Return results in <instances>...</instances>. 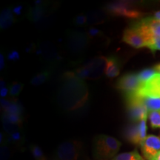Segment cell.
Returning a JSON list of instances; mask_svg holds the SVG:
<instances>
[{"label":"cell","mask_w":160,"mask_h":160,"mask_svg":"<svg viewBox=\"0 0 160 160\" xmlns=\"http://www.w3.org/2000/svg\"><path fill=\"white\" fill-rule=\"evenodd\" d=\"M88 89L84 80L74 72H67L57 93V102L63 110L75 111L85 105L88 99Z\"/></svg>","instance_id":"cell-1"},{"label":"cell","mask_w":160,"mask_h":160,"mask_svg":"<svg viewBox=\"0 0 160 160\" xmlns=\"http://www.w3.org/2000/svg\"><path fill=\"white\" fill-rule=\"evenodd\" d=\"M121 146L122 143L115 138L104 134L98 135L93 140V157L97 160L113 159Z\"/></svg>","instance_id":"cell-2"},{"label":"cell","mask_w":160,"mask_h":160,"mask_svg":"<svg viewBox=\"0 0 160 160\" xmlns=\"http://www.w3.org/2000/svg\"><path fill=\"white\" fill-rule=\"evenodd\" d=\"M125 99L128 117L131 122L137 123L142 119H147L149 112L141 98L133 93L125 95Z\"/></svg>","instance_id":"cell-3"},{"label":"cell","mask_w":160,"mask_h":160,"mask_svg":"<svg viewBox=\"0 0 160 160\" xmlns=\"http://www.w3.org/2000/svg\"><path fill=\"white\" fill-rule=\"evenodd\" d=\"M106 11L112 16L122 17L128 19H139L142 13L136 8L133 4L127 1H117L106 6Z\"/></svg>","instance_id":"cell-4"},{"label":"cell","mask_w":160,"mask_h":160,"mask_svg":"<svg viewBox=\"0 0 160 160\" xmlns=\"http://www.w3.org/2000/svg\"><path fill=\"white\" fill-rule=\"evenodd\" d=\"M147 119H142L139 122L132 123L126 128L124 135L130 142L139 145L143 142L147 137Z\"/></svg>","instance_id":"cell-5"},{"label":"cell","mask_w":160,"mask_h":160,"mask_svg":"<svg viewBox=\"0 0 160 160\" xmlns=\"http://www.w3.org/2000/svg\"><path fill=\"white\" fill-rule=\"evenodd\" d=\"M89 39L90 37L88 33L77 31H71L68 36V48L76 54L82 53L89 44Z\"/></svg>","instance_id":"cell-6"},{"label":"cell","mask_w":160,"mask_h":160,"mask_svg":"<svg viewBox=\"0 0 160 160\" xmlns=\"http://www.w3.org/2000/svg\"><path fill=\"white\" fill-rule=\"evenodd\" d=\"M135 94L139 97L160 98V73H156L151 79L142 84Z\"/></svg>","instance_id":"cell-7"},{"label":"cell","mask_w":160,"mask_h":160,"mask_svg":"<svg viewBox=\"0 0 160 160\" xmlns=\"http://www.w3.org/2000/svg\"><path fill=\"white\" fill-rule=\"evenodd\" d=\"M142 83L140 82L137 73H126L118 79L116 88L120 91H123L125 95L136 93Z\"/></svg>","instance_id":"cell-8"},{"label":"cell","mask_w":160,"mask_h":160,"mask_svg":"<svg viewBox=\"0 0 160 160\" xmlns=\"http://www.w3.org/2000/svg\"><path fill=\"white\" fill-rule=\"evenodd\" d=\"M81 145L79 142H64L58 147L57 156L59 160H77L80 153Z\"/></svg>","instance_id":"cell-9"},{"label":"cell","mask_w":160,"mask_h":160,"mask_svg":"<svg viewBox=\"0 0 160 160\" xmlns=\"http://www.w3.org/2000/svg\"><path fill=\"white\" fill-rule=\"evenodd\" d=\"M142 153L147 160H151L160 152V137L148 135L141 144Z\"/></svg>","instance_id":"cell-10"},{"label":"cell","mask_w":160,"mask_h":160,"mask_svg":"<svg viewBox=\"0 0 160 160\" xmlns=\"http://www.w3.org/2000/svg\"><path fill=\"white\" fill-rule=\"evenodd\" d=\"M122 41L128 45L135 48H141L147 47V42L141 33L135 29L134 28L130 27L124 31L122 35Z\"/></svg>","instance_id":"cell-11"},{"label":"cell","mask_w":160,"mask_h":160,"mask_svg":"<svg viewBox=\"0 0 160 160\" xmlns=\"http://www.w3.org/2000/svg\"><path fill=\"white\" fill-rule=\"evenodd\" d=\"M106 62H107V58L97 57L85 64L91 73L90 79H99L102 76L105 71Z\"/></svg>","instance_id":"cell-12"},{"label":"cell","mask_w":160,"mask_h":160,"mask_svg":"<svg viewBox=\"0 0 160 160\" xmlns=\"http://www.w3.org/2000/svg\"><path fill=\"white\" fill-rule=\"evenodd\" d=\"M28 18L31 21L38 25H45V22L48 21L47 10L42 4L36 5L30 9L28 13Z\"/></svg>","instance_id":"cell-13"},{"label":"cell","mask_w":160,"mask_h":160,"mask_svg":"<svg viewBox=\"0 0 160 160\" xmlns=\"http://www.w3.org/2000/svg\"><path fill=\"white\" fill-rule=\"evenodd\" d=\"M120 61L117 57H107V62L105 71V74L107 77L114 78L119 75L120 73Z\"/></svg>","instance_id":"cell-14"},{"label":"cell","mask_w":160,"mask_h":160,"mask_svg":"<svg viewBox=\"0 0 160 160\" xmlns=\"http://www.w3.org/2000/svg\"><path fill=\"white\" fill-rule=\"evenodd\" d=\"M13 13V12L9 8L5 9L2 11L0 16V27L2 29L8 28L14 22V17Z\"/></svg>","instance_id":"cell-15"},{"label":"cell","mask_w":160,"mask_h":160,"mask_svg":"<svg viewBox=\"0 0 160 160\" xmlns=\"http://www.w3.org/2000/svg\"><path fill=\"white\" fill-rule=\"evenodd\" d=\"M40 53H42L46 59L51 60V61L56 59L58 57L55 48L50 43H45L42 45L41 49H40Z\"/></svg>","instance_id":"cell-16"},{"label":"cell","mask_w":160,"mask_h":160,"mask_svg":"<svg viewBox=\"0 0 160 160\" xmlns=\"http://www.w3.org/2000/svg\"><path fill=\"white\" fill-rule=\"evenodd\" d=\"M148 112L160 111V98L140 97Z\"/></svg>","instance_id":"cell-17"},{"label":"cell","mask_w":160,"mask_h":160,"mask_svg":"<svg viewBox=\"0 0 160 160\" xmlns=\"http://www.w3.org/2000/svg\"><path fill=\"white\" fill-rule=\"evenodd\" d=\"M105 15L99 11H93L88 13V25H97L105 22Z\"/></svg>","instance_id":"cell-18"},{"label":"cell","mask_w":160,"mask_h":160,"mask_svg":"<svg viewBox=\"0 0 160 160\" xmlns=\"http://www.w3.org/2000/svg\"><path fill=\"white\" fill-rule=\"evenodd\" d=\"M111 160H144V159L137 150H134L131 152L120 153Z\"/></svg>","instance_id":"cell-19"},{"label":"cell","mask_w":160,"mask_h":160,"mask_svg":"<svg viewBox=\"0 0 160 160\" xmlns=\"http://www.w3.org/2000/svg\"><path fill=\"white\" fill-rule=\"evenodd\" d=\"M23 108L22 105L17 101H11L8 107L4 110V113H8V114H22Z\"/></svg>","instance_id":"cell-20"},{"label":"cell","mask_w":160,"mask_h":160,"mask_svg":"<svg viewBox=\"0 0 160 160\" xmlns=\"http://www.w3.org/2000/svg\"><path fill=\"white\" fill-rule=\"evenodd\" d=\"M50 76H51V73L48 71L40 72L37 75H36L34 77H33V79L31 81V84L33 86H39L42 85L43 83H45L49 79Z\"/></svg>","instance_id":"cell-21"},{"label":"cell","mask_w":160,"mask_h":160,"mask_svg":"<svg viewBox=\"0 0 160 160\" xmlns=\"http://www.w3.org/2000/svg\"><path fill=\"white\" fill-rule=\"evenodd\" d=\"M2 125L4 130L7 132V133H8V135H11L15 132L20 131V129H21V125L10 122L8 120L4 117H2Z\"/></svg>","instance_id":"cell-22"},{"label":"cell","mask_w":160,"mask_h":160,"mask_svg":"<svg viewBox=\"0 0 160 160\" xmlns=\"http://www.w3.org/2000/svg\"><path fill=\"white\" fill-rule=\"evenodd\" d=\"M148 119L152 128H160V111L149 112Z\"/></svg>","instance_id":"cell-23"},{"label":"cell","mask_w":160,"mask_h":160,"mask_svg":"<svg viewBox=\"0 0 160 160\" xmlns=\"http://www.w3.org/2000/svg\"><path fill=\"white\" fill-rule=\"evenodd\" d=\"M156 73L157 72H156V71L153 68H146L142 70V71H140L137 74L140 82L143 84L144 82H145L148 80L151 79Z\"/></svg>","instance_id":"cell-24"},{"label":"cell","mask_w":160,"mask_h":160,"mask_svg":"<svg viewBox=\"0 0 160 160\" xmlns=\"http://www.w3.org/2000/svg\"><path fill=\"white\" fill-rule=\"evenodd\" d=\"M30 149H31V152L33 155V159L35 160H48L43 151L39 145H31L30 147Z\"/></svg>","instance_id":"cell-25"},{"label":"cell","mask_w":160,"mask_h":160,"mask_svg":"<svg viewBox=\"0 0 160 160\" xmlns=\"http://www.w3.org/2000/svg\"><path fill=\"white\" fill-rule=\"evenodd\" d=\"M23 84L19 82H13L10 86L9 94L11 97H17L21 93L22 90L23 88Z\"/></svg>","instance_id":"cell-26"},{"label":"cell","mask_w":160,"mask_h":160,"mask_svg":"<svg viewBox=\"0 0 160 160\" xmlns=\"http://www.w3.org/2000/svg\"><path fill=\"white\" fill-rule=\"evenodd\" d=\"M2 117L5 118L6 119L8 120L10 122L16 124V125H21L22 122V119L21 115L17 114H8V113H3Z\"/></svg>","instance_id":"cell-27"},{"label":"cell","mask_w":160,"mask_h":160,"mask_svg":"<svg viewBox=\"0 0 160 160\" xmlns=\"http://www.w3.org/2000/svg\"><path fill=\"white\" fill-rule=\"evenodd\" d=\"M147 48L151 49L152 51H160V38L153 37L150 39L147 43Z\"/></svg>","instance_id":"cell-28"},{"label":"cell","mask_w":160,"mask_h":160,"mask_svg":"<svg viewBox=\"0 0 160 160\" xmlns=\"http://www.w3.org/2000/svg\"><path fill=\"white\" fill-rule=\"evenodd\" d=\"M8 141L9 142L11 143H21L22 141V133L20 131L15 132V133H12V134L9 135L8 139Z\"/></svg>","instance_id":"cell-29"},{"label":"cell","mask_w":160,"mask_h":160,"mask_svg":"<svg viewBox=\"0 0 160 160\" xmlns=\"http://www.w3.org/2000/svg\"><path fill=\"white\" fill-rule=\"evenodd\" d=\"M73 23L75 24L76 25L78 26H81V25H84L85 24L88 23V18H87V15H84V14H79L77 16L73 19Z\"/></svg>","instance_id":"cell-30"},{"label":"cell","mask_w":160,"mask_h":160,"mask_svg":"<svg viewBox=\"0 0 160 160\" xmlns=\"http://www.w3.org/2000/svg\"><path fill=\"white\" fill-rule=\"evenodd\" d=\"M10 158L9 148L6 145L1 146V160H8Z\"/></svg>","instance_id":"cell-31"},{"label":"cell","mask_w":160,"mask_h":160,"mask_svg":"<svg viewBox=\"0 0 160 160\" xmlns=\"http://www.w3.org/2000/svg\"><path fill=\"white\" fill-rule=\"evenodd\" d=\"M8 59L11 61H17L19 59V54L17 51H13L10 52L8 55Z\"/></svg>","instance_id":"cell-32"},{"label":"cell","mask_w":160,"mask_h":160,"mask_svg":"<svg viewBox=\"0 0 160 160\" xmlns=\"http://www.w3.org/2000/svg\"><path fill=\"white\" fill-rule=\"evenodd\" d=\"M101 33L102 32L100 31L99 30L95 28H91L89 29L88 32V37L90 38L96 37L99 34H101Z\"/></svg>","instance_id":"cell-33"},{"label":"cell","mask_w":160,"mask_h":160,"mask_svg":"<svg viewBox=\"0 0 160 160\" xmlns=\"http://www.w3.org/2000/svg\"><path fill=\"white\" fill-rule=\"evenodd\" d=\"M9 93V90L7 88H2L1 90H0V95H1L2 98H4L7 97L8 93Z\"/></svg>","instance_id":"cell-34"},{"label":"cell","mask_w":160,"mask_h":160,"mask_svg":"<svg viewBox=\"0 0 160 160\" xmlns=\"http://www.w3.org/2000/svg\"><path fill=\"white\" fill-rule=\"evenodd\" d=\"M22 9V7L21 5L17 6V7H15L14 8H13V13H15V14H17V15H20V14H21Z\"/></svg>","instance_id":"cell-35"},{"label":"cell","mask_w":160,"mask_h":160,"mask_svg":"<svg viewBox=\"0 0 160 160\" xmlns=\"http://www.w3.org/2000/svg\"><path fill=\"white\" fill-rule=\"evenodd\" d=\"M0 70H2L5 67V62H4V57L2 56V54L0 55Z\"/></svg>","instance_id":"cell-36"},{"label":"cell","mask_w":160,"mask_h":160,"mask_svg":"<svg viewBox=\"0 0 160 160\" xmlns=\"http://www.w3.org/2000/svg\"><path fill=\"white\" fill-rule=\"evenodd\" d=\"M153 17L154 18V19L157 20V21L159 22H160V11H158L157 12H155L154 15H153Z\"/></svg>","instance_id":"cell-37"},{"label":"cell","mask_w":160,"mask_h":160,"mask_svg":"<svg viewBox=\"0 0 160 160\" xmlns=\"http://www.w3.org/2000/svg\"><path fill=\"white\" fill-rule=\"evenodd\" d=\"M153 69L155 70V71H156V72H157V73H160V63L157 64V65H155V67L153 68Z\"/></svg>","instance_id":"cell-38"},{"label":"cell","mask_w":160,"mask_h":160,"mask_svg":"<svg viewBox=\"0 0 160 160\" xmlns=\"http://www.w3.org/2000/svg\"><path fill=\"white\" fill-rule=\"evenodd\" d=\"M151 160H160V152L156 156V157H154L153 158V159H151Z\"/></svg>","instance_id":"cell-39"}]
</instances>
